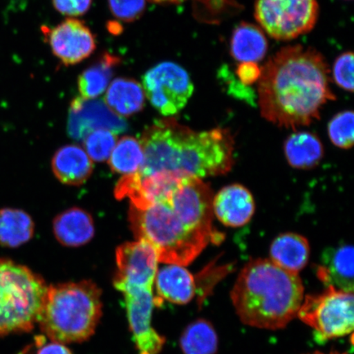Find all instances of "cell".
I'll return each mask as SVG.
<instances>
[{
    "label": "cell",
    "mask_w": 354,
    "mask_h": 354,
    "mask_svg": "<svg viewBox=\"0 0 354 354\" xmlns=\"http://www.w3.org/2000/svg\"><path fill=\"white\" fill-rule=\"evenodd\" d=\"M212 199L203 181L180 179L162 201L144 209L131 205L132 232L153 248L159 262L185 267L215 242Z\"/></svg>",
    "instance_id": "cell-1"
},
{
    "label": "cell",
    "mask_w": 354,
    "mask_h": 354,
    "mask_svg": "<svg viewBox=\"0 0 354 354\" xmlns=\"http://www.w3.org/2000/svg\"><path fill=\"white\" fill-rule=\"evenodd\" d=\"M324 57L311 47L281 48L263 68L258 100L262 116L286 128L308 126L320 117L327 102L335 100Z\"/></svg>",
    "instance_id": "cell-2"
},
{
    "label": "cell",
    "mask_w": 354,
    "mask_h": 354,
    "mask_svg": "<svg viewBox=\"0 0 354 354\" xmlns=\"http://www.w3.org/2000/svg\"><path fill=\"white\" fill-rule=\"evenodd\" d=\"M144 162L137 171L187 174L202 178L227 174L234 165L231 131L216 128L198 132L174 118L155 122L140 139Z\"/></svg>",
    "instance_id": "cell-3"
},
{
    "label": "cell",
    "mask_w": 354,
    "mask_h": 354,
    "mask_svg": "<svg viewBox=\"0 0 354 354\" xmlns=\"http://www.w3.org/2000/svg\"><path fill=\"white\" fill-rule=\"evenodd\" d=\"M304 293L299 274L286 271L271 259H259L241 270L231 299L243 324L276 330L297 317Z\"/></svg>",
    "instance_id": "cell-4"
},
{
    "label": "cell",
    "mask_w": 354,
    "mask_h": 354,
    "mask_svg": "<svg viewBox=\"0 0 354 354\" xmlns=\"http://www.w3.org/2000/svg\"><path fill=\"white\" fill-rule=\"evenodd\" d=\"M101 290L88 281L48 286L38 324L52 342H85L102 316Z\"/></svg>",
    "instance_id": "cell-5"
},
{
    "label": "cell",
    "mask_w": 354,
    "mask_h": 354,
    "mask_svg": "<svg viewBox=\"0 0 354 354\" xmlns=\"http://www.w3.org/2000/svg\"><path fill=\"white\" fill-rule=\"evenodd\" d=\"M48 286L24 265L0 259V337L34 329Z\"/></svg>",
    "instance_id": "cell-6"
},
{
    "label": "cell",
    "mask_w": 354,
    "mask_h": 354,
    "mask_svg": "<svg viewBox=\"0 0 354 354\" xmlns=\"http://www.w3.org/2000/svg\"><path fill=\"white\" fill-rule=\"evenodd\" d=\"M353 293L327 286L319 295H307L297 317L314 330L318 343L351 334L354 328Z\"/></svg>",
    "instance_id": "cell-7"
},
{
    "label": "cell",
    "mask_w": 354,
    "mask_h": 354,
    "mask_svg": "<svg viewBox=\"0 0 354 354\" xmlns=\"http://www.w3.org/2000/svg\"><path fill=\"white\" fill-rule=\"evenodd\" d=\"M319 15L317 0H257L255 19L278 41H290L312 30Z\"/></svg>",
    "instance_id": "cell-8"
},
{
    "label": "cell",
    "mask_w": 354,
    "mask_h": 354,
    "mask_svg": "<svg viewBox=\"0 0 354 354\" xmlns=\"http://www.w3.org/2000/svg\"><path fill=\"white\" fill-rule=\"evenodd\" d=\"M143 88L150 103L167 117L179 113L194 91L187 71L171 62L159 64L149 70L143 77Z\"/></svg>",
    "instance_id": "cell-9"
},
{
    "label": "cell",
    "mask_w": 354,
    "mask_h": 354,
    "mask_svg": "<svg viewBox=\"0 0 354 354\" xmlns=\"http://www.w3.org/2000/svg\"><path fill=\"white\" fill-rule=\"evenodd\" d=\"M123 295L128 322L139 354H158L165 344V338L152 326L153 308L162 304L154 297L153 286L113 284Z\"/></svg>",
    "instance_id": "cell-10"
},
{
    "label": "cell",
    "mask_w": 354,
    "mask_h": 354,
    "mask_svg": "<svg viewBox=\"0 0 354 354\" xmlns=\"http://www.w3.org/2000/svg\"><path fill=\"white\" fill-rule=\"evenodd\" d=\"M42 30L53 54L65 65L81 63L95 50L94 35L82 21L68 19Z\"/></svg>",
    "instance_id": "cell-11"
},
{
    "label": "cell",
    "mask_w": 354,
    "mask_h": 354,
    "mask_svg": "<svg viewBox=\"0 0 354 354\" xmlns=\"http://www.w3.org/2000/svg\"><path fill=\"white\" fill-rule=\"evenodd\" d=\"M68 131L75 140H82L97 130H109L118 135L126 130L127 123L104 102L78 97L71 104Z\"/></svg>",
    "instance_id": "cell-12"
},
{
    "label": "cell",
    "mask_w": 354,
    "mask_h": 354,
    "mask_svg": "<svg viewBox=\"0 0 354 354\" xmlns=\"http://www.w3.org/2000/svg\"><path fill=\"white\" fill-rule=\"evenodd\" d=\"M113 284L153 286L159 263L156 251L144 241L123 243L116 254Z\"/></svg>",
    "instance_id": "cell-13"
},
{
    "label": "cell",
    "mask_w": 354,
    "mask_h": 354,
    "mask_svg": "<svg viewBox=\"0 0 354 354\" xmlns=\"http://www.w3.org/2000/svg\"><path fill=\"white\" fill-rule=\"evenodd\" d=\"M212 210L221 223L227 227H243L253 218L254 199L250 190L243 185H230L214 196Z\"/></svg>",
    "instance_id": "cell-14"
},
{
    "label": "cell",
    "mask_w": 354,
    "mask_h": 354,
    "mask_svg": "<svg viewBox=\"0 0 354 354\" xmlns=\"http://www.w3.org/2000/svg\"><path fill=\"white\" fill-rule=\"evenodd\" d=\"M353 247L342 243L323 252L316 273L326 287L331 286L353 293Z\"/></svg>",
    "instance_id": "cell-15"
},
{
    "label": "cell",
    "mask_w": 354,
    "mask_h": 354,
    "mask_svg": "<svg viewBox=\"0 0 354 354\" xmlns=\"http://www.w3.org/2000/svg\"><path fill=\"white\" fill-rule=\"evenodd\" d=\"M154 282L158 297L168 302L187 304L196 295V281L183 266L168 264L158 270Z\"/></svg>",
    "instance_id": "cell-16"
},
{
    "label": "cell",
    "mask_w": 354,
    "mask_h": 354,
    "mask_svg": "<svg viewBox=\"0 0 354 354\" xmlns=\"http://www.w3.org/2000/svg\"><path fill=\"white\" fill-rule=\"evenodd\" d=\"M52 167L61 183L72 185L85 183L94 168L85 150L74 145L61 148L53 158Z\"/></svg>",
    "instance_id": "cell-17"
},
{
    "label": "cell",
    "mask_w": 354,
    "mask_h": 354,
    "mask_svg": "<svg viewBox=\"0 0 354 354\" xmlns=\"http://www.w3.org/2000/svg\"><path fill=\"white\" fill-rule=\"evenodd\" d=\"M310 246L306 238L296 233L278 236L270 247V259L286 271L299 274L306 267Z\"/></svg>",
    "instance_id": "cell-18"
},
{
    "label": "cell",
    "mask_w": 354,
    "mask_h": 354,
    "mask_svg": "<svg viewBox=\"0 0 354 354\" xmlns=\"http://www.w3.org/2000/svg\"><path fill=\"white\" fill-rule=\"evenodd\" d=\"M54 232L64 245L77 247L91 241L95 234L91 216L81 209H72L57 216L54 221Z\"/></svg>",
    "instance_id": "cell-19"
},
{
    "label": "cell",
    "mask_w": 354,
    "mask_h": 354,
    "mask_svg": "<svg viewBox=\"0 0 354 354\" xmlns=\"http://www.w3.org/2000/svg\"><path fill=\"white\" fill-rule=\"evenodd\" d=\"M143 86L135 80L118 78L110 84L104 103L114 113L122 118L140 112L145 105Z\"/></svg>",
    "instance_id": "cell-20"
},
{
    "label": "cell",
    "mask_w": 354,
    "mask_h": 354,
    "mask_svg": "<svg viewBox=\"0 0 354 354\" xmlns=\"http://www.w3.org/2000/svg\"><path fill=\"white\" fill-rule=\"evenodd\" d=\"M284 152L291 167L308 170L321 162L324 149L316 135L311 132L300 131L288 137L284 145Z\"/></svg>",
    "instance_id": "cell-21"
},
{
    "label": "cell",
    "mask_w": 354,
    "mask_h": 354,
    "mask_svg": "<svg viewBox=\"0 0 354 354\" xmlns=\"http://www.w3.org/2000/svg\"><path fill=\"white\" fill-rule=\"evenodd\" d=\"M268 41L262 30L253 24H241L234 29L231 52L241 63H258L267 54Z\"/></svg>",
    "instance_id": "cell-22"
},
{
    "label": "cell",
    "mask_w": 354,
    "mask_h": 354,
    "mask_svg": "<svg viewBox=\"0 0 354 354\" xmlns=\"http://www.w3.org/2000/svg\"><path fill=\"white\" fill-rule=\"evenodd\" d=\"M119 63L120 59L118 57L105 53L95 64L84 71L78 79L81 97L96 99L107 91L115 68Z\"/></svg>",
    "instance_id": "cell-23"
},
{
    "label": "cell",
    "mask_w": 354,
    "mask_h": 354,
    "mask_svg": "<svg viewBox=\"0 0 354 354\" xmlns=\"http://www.w3.org/2000/svg\"><path fill=\"white\" fill-rule=\"evenodd\" d=\"M30 216L21 209H0V245L17 248L28 243L34 234Z\"/></svg>",
    "instance_id": "cell-24"
},
{
    "label": "cell",
    "mask_w": 354,
    "mask_h": 354,
    "mask_svg": "<svg viewBox=\"0 0 354 354\" xmlns=\"http://www.w3.org/2000/svg\"><path fill=\"white\" fill-rule=\"evenodd\" d=\"M184 354H215L218 351V335L209 322L198 319L190 323L180 340Z\"/></svg>",
    "instance_id": "cell-25"
},
{
    "label": "cell",
    "mask_w": 354,
    "mask_h": 354,
    "mask_svg": "<svg viewBox=\"0 0 354 354\" xmlns=\"http://www.w3.org/2000/svg\"><path fill=\"white\" fill-rule=\"evenodd\" d=\"M144 150L140 141L134 137H123L118 141L109 158V165L114 171L124 176L134 174L144 162Z\"/></svg>",
    "instance_id": "cell-26"
},
{
    "label": "cell",
    "mask_w": 354,
    "mask_h": 354,
    "mask_svg": "<svg viewBox=\"0 0 354 354\" xmlns=\"http://www.w3.org/2000/svg\"><path fill=\"white\" fill-rule=\"evenodd\" d=\"M85 148L91 160L104 162L109 158L117 144V134L109 130H97L85 139Z\"/></svg>",
    "instance_id": "cell-27"
},
{
    "label": "cell",
    "mask_w": 354,
    "mask_h": 354,
    "mask_svg": "<svg viewBox=\"0 0 354 354\" xmlns=\"http://www.w3.org/2000/svg\"><path fill=\"white\" fill-rule=\"evenodd\" d=\"M353 113L344 111L331 119L328 124V135L331 142L339 148L351 149L353 145Z\"/></svg>",
    "instance_id": "cell-28"
},
{
    "label": "cell",
    "mask_w": 354,
    "mask_h": 354,
    "mask_svg": "<svg viewBox=\"0 0 354 354\" xmlns=\"http://www.w3.org/2000/svg\"><path fill=\"white\" fill-rule=\"evenodd\" d=\"M333 77L336 85L343 90L353 91V55L344 53L336 59L333 68Z\"/></svg>",
    "instance_id": "cell-29"
},
{
    "label": "cell",
    "mask_w": 354,
    "mask_h": 354,
    "mask_svg": "<svg viewBox=\"0 0 354 354\" xmlns=\"http://www.w3.org/2000/svg\"><path fill=\"white\" fill-rule=\"evenodd\" d=\"M146 0H109L111 12L119 20L134 21L142 15Z\"/></svg>",
    "instance_id": "cell-30"
},
{
    "label": "cell",
    "mask_w": 354,
    "mask_h": 354,
    "mask_svg": "<svg viewBox=\"0 0 354 354\" xmlns=\"http://www.w3.org/2000/svg\"><path fill=\"white\" fill-rule=\"evenodd\" d=\"M92 0H53V3L62 15L76 17L83 15L91 6Z\"/></svg>",
    "instance_id": "cell-31"
},
{
    "label": "cell",
    "mask_w": 354,
    "mask_h": 354,
    "mask_svg": "<svg viewBox=\"0 0 354 354\" xmlns=\"http://www.w3.org/2000/svg\"><path fill=\"white\" fill-rule=\"evenodd\" d=\"M236 74L243 85L252 86L259 81L261 68L255 63H242L239 66Z\"/></svg>",
    "instance_id": "cell-32"
},
{
    "label": "cell",
    "mask_w": 354,
    "mask_h": 354,
    "mask_svg": "<svg viewBox=\"0 0 354 354\" xmlns=\"http://www.w3.org/2000/svg\"><path fill=\"white\" fill-rule=\"evenodd\" d=\"M37 354H73L65 344L54 342L44 345L39 349Z\"/></svg>",
    "instance_id": "cell-33"
},
{
    "label": "cell",
    "mask_w": 354,
    "mask_h": 354,
    "mask_svg": "<svg viewBox=\"0 0 354 354\" xmlns=\"http://www.w3.org/2000/svg\"><path fill=\"white\" fill-rule=\"evenodd\" d=\"M153 1L158 3H180L183 2V0H153Z\"/></svg>",
    "instance_id": "cell-34"
},
{
    "label": "cell",
    "mask_w": 354,
    "mask_h": 354,
    "mask_svg": "<svg viewBox=\"0 0 354 354\" xmlns=\"http://www.w3.org/2000/svg\"><path fill=\"white\" fill-rule=\"evenodd\" d=\"M307 354H348V353H339V352H337V351H333V352H331L330 353H324L316 351V352H313L312 353H307Z\"/></svg>",
    "instance_id": "cell-35"
},
{
    "label": "cell",
    "mask_w": 354,
    "mask_h": 354,
    "mask_svg": "<svg viewBox=\"0 0 354 354\" xmlns=\"http://www.w3.org/2000/svg\"><path fill=\"white\" fill-rule=\"evenodd\" d=\"M20 354H28V351H24V352H22Z\"/></svg>",
    "instance_id": "cell-36"
}]
</instances>
